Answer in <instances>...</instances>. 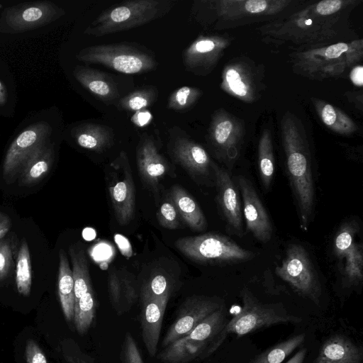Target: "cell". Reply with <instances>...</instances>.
Listing matches in <instances>:
<instances>
[{
  "label": "cell",
  "mask_w": 363,
  "mask_h": 363,
  "mask_svg": "<svg viewBox=\"0 0 363 363\" xmlns=\"http://www.w3.org/2000/svg\"><path fill=\"white\" fill-rule=\"evenodd\" d=\"M281 138L288 177L298 209L300 227L306 231L315 213V186L307 141L294 120L286 115Z\"/></svg>",
  "instance_id": "6da1fadb"
},
{
  "label": "cell",
  "mask_w": 363,
  "mask_h": 363,
  "mask_svg": "<svg viewBox=\"0 0 363 363\" xmlns=\"http://www.w3.org/2000/svg\"><path fill=\"white\" fill-rule=\"evenodd\" d=\"M169 0H131L111 6L86 27L84 33L100 37L135 28L167 14Z\"/></svg>",
  "instance_id": "7a4b0ae2"
},
{
  "label": "cell",
  "mask_w": 363,
  "mask_h": 363,
  "mask_svg": "<svg viewBox=\"0 0 363 363\" xmlns=\"http://www.w3.org/2000/svg\"><path fill=\"white\" fill-rule=\"evenodd\" d=\"M76 58L127 74L150 72L158 65L152 52L137 43L128 42L86 47L77 54Z\"/></svg>",
  "instance_id": "3957f363"
},
{
  "label": "cell",
  "mask_w": 363,
  "mask_h": 363,
  "mask_svg": "<svg viewBox=\"0 0 363 363\" xmlns=\"http://www.w3.org/2000/svg\"><path fill=\"white\" fill-rule=\"evenodd\" d=\"M240 295L242 307L238 313L226 323L219 334V345L229 333L241 337L263 328L279 324H297L302 321L301 317L289 314L279 304L260 302L247 288H243Z\"/></svg>",
  "instance_id": "277c9868"
},
{
  "label": "cell",
  "mask_w": 363,
  "mask_h": 363,
  "mask_svg": "<svg viewBox=\"0 0 363 363\" xmlns=\"http://www.w3.org/2000/svg\"><path fill=\"white\" fill-rule=\"evenodd\" d=\"M227 323L223 308L210 314L189 334L163 348L157 358L164 363H189L218 347V337Z\"/></svg>",
  "instance_id": "5b68a950"
},
{
  "label": "cell",
  "mask_w": 363,
  "mask_h": 363,
  "mask_svg": "<svg viewBox=\"0 0 363 363\" xmlns=\"http://www.w3.org/2000/svg\"><path fill=\"white\" fill-rule=\"evenodd\" d=\"M175 246L184 255L199 263L234 264L250 261L256 256L228 237L213 233L181 238L177 240Z\"/></svg>",
  "instance_id": "8992f818"
},
{
  "label": "cell",
  "mask_w": 363,
  "mask_h": 363,
  "mask_svg": "<svg viewBox=\"0 0 363 363\" xmlns=\"http://www.w3.org/2000/svg\"><path fill=\"white\" fill-rule=\"evenodd\" d=\"M276 274L301 296L319 304L321 285L306 250L301 245L288 246L284 259L275 268Z\"/></svg>",
  "instance_id": "52a82bcc"
},
{
  "label": "cell",
  "mask_w": 363,
  "mask_h": 363,
  "mask_svg": "<svg viewBox=\"0 0 363 363\" xmlns=\"http://www.w3.org/2000/svg\"><path fill=\"white\" fill-rule=\"evenodd\" d=\"M338 15L323 16L318 13L315 5L301 11L289 20L273 25L268 32L273 36L293 41L310 42L324 40L335 33L333 26L338 23Z\"/></svg>",
  "instance_id": "ba28073f"
},
{
  "label": "cell",
  "mask_w": 363,
  "mask_h": 363,
  "mask_svg": "<svg viewBox=\"0 0 363 363\" xmlns=\"http://www.w3.org/2000/svg\"><path fill=\"white\" fill-rule=\"evenodd\" d=\"M362 55V45L359 40L351 43H338L308 50L301 52L298 57L301 68L307 74L330 77L340 74Z\"/></svg>",
  "instance_id": "9c48e42d"
},
{
  "label": "cell",
  "mask_w": 363,
  "mask_h": 363,
  "mask_svg": "<svg viewBox=\"0 0 363 363\" xmlns=\"http://www.w3.org/2000/svg\"><path fill=\"white\" fill-rule=\"evenodd\" d=\"M107 186L116 220L121 225L128 224L135 211V191L129 159L121 151L109 164Z\"/></svg>",
  "instance_id": "30bf717a"
},
{
  "label": "cell",
  "mask_w": 363,
  "mask_h": 363,
  "mask_svg": "<svg viewBox=\"0 0 363 363\" xmlns=\"http://www.w3.org/2000/svg\"><path fill=\"white\" fill-rule=\"evenodd\" d=\"M169 133L168 148L172 159L197 182H214L212 160L206 150L177 126L170 128Z\"/></svg>",
  "instance_id": "8fae6325"
},
{
  "label": "cell",
  "mask_w": 363,
  "mask_h": 363,
  "mask_svg": "<svg viewBox=\"0 0 363 363\" xmlns=\"http://www.w3.org/2000/svg\"><path fill=\"white\" fill-rule=\"evenodd\" d=\"M243 137V126L238 119L223 109L213 113L208 143L215 157L228 168L233 167L239 157Z\"/></svg>",
  "instance_id": "7c38bea8"
},
{
  "label": "cell",
  "mask_w": 363,
  "mask_h": 363,
  "mask_svg": "<svg viewBox=\"0 0 363 363\" xmlns=\"http://www.w3.org/2000/svg\"><path fill=\"white\" fill-rule=\"evenodd\" d=\"M65 11L50 1L19 4L6 9L0 18V32L19 33L49 24L64 16Z\"/></svg>",
  "instance_id": "4fadbf2b"
},
{
  "label": "cell",
  "mask_w": 363,
  "mask_h": 363,
  "mask_svg": "<svg viewBox=\"0 0 363 363\" xmlns=\"http://www.w3.org/2000/svg\"><path fill=\"white\" fill-rule=\"evenodd\" d=\"M51 133V127L44 121L32 124L20 133L6 152L3 164L4 179L11 180L20 173L35 150L48 141Z\"/></svg>",
  "instance_id": "5bb4252c"
},
{
  "label": "cell",
  "mask_w": 363,
  "mask_h": 363,
  "mask_svg": "<svg viewBox=\"0 0 363 363\" xmlns=\"http://www.w3.org/2000/svg\"><path fill=\"white\" fill-rule=\"evenodd\" d=\"M223 308L221 300L216 297L193 296L180 306L175 320L172 323L162 342L164 348L189 334L210 314Z\"/></svg>",
  "instance_id": "9a60e30c"
},
{
  "label": "cell",
  "mask_w": 363,
  "mask_h": 363,
  "mask_svg": "<svg viewBox=\"0 0 363 363\" xmlns=\"http://www.w3.org/2000/svg\"><path fill=\"white\" fill-rule=\"evenodd\" d=\"M211 168L217 190V202L227 228L230 233L242 237L244 234L243 218L238 186L227 169L213 161Z\"/></svg>",
  "instance_id": "2e32d148"
},
{
  "label": "cell",
  "mask_w": 363,
  "mask_h": 363,
  "mask_svg": "<svg viewBox=\"0 0 363 363\" xmlns=\"http://www.w3.org/2000/svg\"><path fill=\"white\" fill-rule=\"evenodd\" d=\"M242 200V214L246 229L259 242L270 240L273 228L269 215L252 182L245 176L236 177Z\"/></svg>",
  "instance_id": "e0dca14e"
},
{
  "label": "cell",
  "mask_w": 363,
  "mask_h": 363,
  "mask_svg": "<svg viewBox=\"0 0 363 363\" xmlns=\"http://www.w3.org/2000/svg\"><path fill=\"white\" fill-rule=\"evenodd\" d=\"M228 40L218 35H200L182 52V62L186 71L205 76L217 65Z\"/></svg>",
  "instance_id": "ac0fdd59"
},
{
  "label": "cell",
  "mask_w": 363,
  "mask_h": 363,
  "mask_svg": "<svg viewBox=\"0 0 363 363\" xmlns=\"http://www.w3.org/2000/svg\"><path fill=\"white\" fill-rule=\"evenodd\" d=\"M139 174L150 188L156 189L160 181L168 172L169 166L161 155L152 135H142L136 150Z\"/></svg>",
  "instance_id": "d6986e66"
},
{
  "label": "cell",
  "mask_w": 363,
  "mask_h": 363,
  "mask_svg": "<svg viewBox=\"0 0 363 363\" xmlns=\"http://www.w3.org/2000/svg\"><path fill=\"white\" fill-rule=\"evenodd\" d=\"M169 298H144L140 315L142 337L148 354L155 357L162 325L163 316Z\"/></svg>",
  "instance_id": "ffe728a7"
},
{
  "label": "cell",
  "mask_w": 363,
  "mask_h": 363,
  "mask_svg": "<svg viewBox=\"0 0 363 363\" xmlns=\"http://www.w3.org/2000/svg\"><path fill=\"white\" fill-rule=\"evenodd\" d=\"M108 291L111 303L119 315L130 309L139 295L136 280L132 274L125 269L109 272Z\"/></svg>",
  "instance_id": "44dd1931"
},
{
  "label": "cell",
  "mask_w": 363,
  "mask_h": 363,
  "mask_svg": "<svg viewBox=\"0 0 363 363\" xmlns=\"http://www.w3.org/2000/svg\"><path fill=\"white\" fill-rule=\"evenodd\" d=\"M76 80L98 99L111 104L119 97L114 81L103 72L84 66H76L73 70Z\"/></svg>",
  "instance_id": "7402d4cb"
},
{
  "label": "cell",
  "mask_w": 363,
  "mask_h": 363,
  "mask_svg": "<svg viewBox=\"0 0 363 363\" xmlns=\"http://www.w3.org/2000/svg\"><path fill=\"white\" fill-rule=\"evenodd\" d=\"M362 360L361 347L349 337L335 335L322 345L313 363H361Z\"/></svg>",
  "instance_id": "603a6c76"
},
{
  "label": "cell",
  "mask_w": 363,
  "mask_h": 363,
  "mask_svg": "<svg viewBox=\"0 0 363 363\" xmlns=\"http://www.w3.org/2000/svg\"><path fill=\"white\" fill-rule=\"evenodd\" d=\"M221 87L244 101L251 102L255 99V79L244 63L230 64L225 68Z\"/></svg>",
  "instance_id": "cb8c5ba5"
},
{
  "label": "cell",
  "mask_w": 363,
  "mask_h": 363,
  "mask_svg": "<svg viewBox=\"0 0 363 363\" xmlns=\"http://www.w3.org/2000/svg\"><path fill=\"white\" fill-rule=\"evenodd\" d=\"M55 160L53 144L48 141L38 147L23 167L19 184L31 186L43 179L51 169Z\"/></svg>",
  "instance_id": "d4e9b609"
},
{
  "label": "cell",
  "mask_w": 363,
  "mask_h": 363,
  "mask_svg": "<svg viewBox=\"0 0 363 363\" xmlns=\"http://www.w3.org/2000/svg\"><path fill=\"white\" fill-rule=\"evenodd\" d=\"M170 199L184 222L193 230L206 228V217L196 201L184 188L174 185L170 190Z\"/></svg>",
  "instance_id": "484cf974"
},
{
  "label": "cell",
  "mask_w": 363,
  "mask_h": 363,
  "mask_svg": "<svg viewBox=\"0 0 363 363\" xmlns=\"http://www.w3.org/2000/svg\"><path fill=\"white\" fill-rule=\"evenodd\" d=\"M73 137L81 147L101 152L113 143L114 135L111 128L98 123H82L73 129Z\"/></svg>",
  "instance_id": "4316f807"
},
{
  "label": "cell",
  "mask_w": 363,
  "mask_h": 363,
  "mask_svg": "<svg viewBox=\"0 0 363 363\" xmlns=\"http://www.w3.org/2000/svg\"><path fill=\"white\" fill-rule=\"evenodd\" d=\"M58 294L62 312L67 320L74 318V291L72 272L63 250L59 252Z\"/></svg>",
  "instance_id": "83f0119b"
},
{
  "label": "cell",
  "mask_w": 363,
  "mask_h": 363,
  "mask_svg": "<svg viewBox=\"0 0 363 363\" xmlns=\"http://www.w3.org/2000/svg\"><path fill=\"white\" fill-rule=\"evenodd\" d=\"M313 104L321 121L331 130L341 135L356 131L357 127L352 118L338 108L319 99H314Z\"/></svg>",
  "instance_id": "f1b7e54d"
},
{
  "label": "cell",
  "mask_w": 363,
  "mask_h": 363,
  "mask_svg": "<svg viewBox=\"0 0 363 363\" xmlns=\"http://www.w3.org/2000/svg\"><path fill=\"white\" fill-rule=\"evenodd\" d=\"M69 255L72 264L74 303L91 288L89 263L84 250L77 245L69 248Z\"/></svg>",
  "instance_id": "f546056e"
},
{
  "label": "cell",
  "mask_w": 363,
  "mask_h": 363,
  "mask_svg": "<svg viewBox=\"0 0 363 363\" xmlns=\"http://www.w3.org/2000/svg\"><path fill=\"white\" fill-rule=\"evenodd\" d=\"M258 169L262 186L265 189H269L272 185L274 174L273 145L269 130H264L259 139Z\"/></svg>",
  "instance_id": "4dcf8cb0"
},
{
  "label": "cell",
  "mask_w": 363,
  "mask_h": 363,
  "mask_svg": "<svg viewBox=\"0 0 363 363\" xmlns=\"http://www.w3.org/2000/svg\"><path fill=\"white\" fill-rule=\"evenodd\" d=\"M305 334H298L281 341L256 356L249 363H282L305 341Z\"/></svg>",
  "instance_id": "1f68e13d"
},
{
  "label": "cell",
  "mask_w": 363,
  "mask_h": 363,
  "mask_svg": "<svg viewBox=\"0 0 363 363\" xmlns=\"http://www.w3.org/2000/svg\"><path fill=\"white\" fill-rule=\"evenodd\" d=\"M96 302L93 288H91L75 303L74 323L77 331L84 335L92 325L96 313Z\"/></svg>",
  "instance_id": "d6a6232c"
},
{
  "label": "cell",
  "mask_w": 363,
  "mask_h": 363,
  "mask_svg": "<svg viewBox=\"0 0 363 363\" xmlns=\"http://www.w3.org/2000/svg\"><path fill=\"white\" fill-rule=\"evenodd\" d=\"M158 96L155 86H144L120 99L116 104L118 109L128 111H140L152 106Z\"/></svg>",
  "instance_id": "836d02e7"
},
{
  "label": "cell",
  "mask_w": 363,
  "mask_h": 363,
  "mask_svg": "<svg viewBox=\"0 0 363 363\" xmlns=\"http://www.w3.org/2000/svg\"><path fill=\"white\" fill-rule=\"evenodd\" d=\"M345 262L342 271L343 280L347 286H357L363 278V247L355 242L350 252L344 258Z\"/></svg>",
  "instance_id": "e575fe53"
},
{
  "label": "cell",
  "mask_w": 363,
  "mask_h": 363,
  "mask_svg": "<svg viewBox=\"0 0 363 363\" xmlns=\"http://www.w3.org/2000/svg\"><path fill=\"white\" fill-rule=\"evenodd\" d=\"M16 282L20 294L25 296L30 295L32 283L31 263L29 248L25 239L22 240L18 250Z\"/></svg>",
  "instance_id": "d590c367"
},
{
  "label": "cell",
  "mask_w": 363,
  "mask_h": 363,
  "mask_svg": "<svg viewBox=\"0 0 363 363\" xmlns=\"http://www.w3.org/2000/svg\"><path fill=\"white\" fill-rule=\"evenodd\" d=\"M359 226L355 220L344 223L338 229L333 241V254L338 259H343L352 250Z\"/></svg>",
  "instance_id": "8d00e7d4"
},
{
  "label": "cell",
  "mask_w": 363,
  "mask_h": 363,
  "mask_svg": "<svg viewBox=\"0 0 363 363\" xmlns=\"http://www.w3.org/2000/svg\"><path fill=\"white\" fill-rule=\"evenodd\" d=\"M202 91L198 88L183 86L170 95L167 108L177 111H186L191 109L201 98Z\"/></svg>",
  "instance_id": "74e56055"
},
{
  "label": "cell",
  "mask_w": 363,
  "mask_h": 363,
  "mask_svg": "<svg viewBox=\"0 0 363 363\" xmlns=\"http://www.w3.org/2000/svg\"><path fill=\"white\" fill-rule=\"evenodd\" d=\"M170 281L162 274H155L146 281L140 288V298H169L172 292Z\"/></svg>",
  "instance_id": "f35d334b"
},
{
  "label": "cell",
  "mask_w": 363,
  "mask_h": 363,
  "mask_svg": "<svg viewBox=\"0 0 363 363\" xmlns=\"http://www.w3.org/2000/svg\"><path fill=\"white\" fill-rule=\"evenodd\" d=\"M178 211L171 199L163 202L157 213V220L161 226L167 229H177L179 227Z\"/></svg>",
  "instance_id": "ab89813d"
},
{
  "label": "cell",
  "mask_w": 363,
  "mask_h": 363,
  "mask_svg": "<svg viewBox=\"0 0 363 363\" xmlns=\"http://www.w3.org/2000/svg\"><path fill=\"white\" fill-rule=\"evenodd\" d=\"M12 266V245L9 240L0 241V281L7 277Z\"/></svg>",
  "instance_id": "60d3db41"
},
{
  "label": "cell",
  "mask_w": 363,
  "mask_h": 363,
  "mask_svg": "<svg viewBox=\"0 0 363 363\" xmlns=\"http://www.w3.org/2000/svg\"><path fill=\"white\" fill-rule=\"evenodd\" d=\"M123 357L125 363H143L135 339L129 332L125 335Z\"/></svg>",
  "instance_id": "b9f144b4"
},
{
  "label": "cell",
  "mask_w": 363,
  "mask_h": 363,
  "mask_svg": "<svg viewBox=\"0 0 363 363\" xmlns=\"http://www.w3.org/2000/svg\"><path fill=\"white\" fill-rule=\"evenodd\" d=\"M348 2L342 0H325L316 3L315 7L318 13L328 16L338 13Z\"/></svg>",
  "instance_id": "7bdbcfd3"
},
{
  "label": "cell",
  "mask_w": 363,
  "mask_h": 363,
  "mask_svg": "<svg viewBox=\"0 0 363 363\" xmlns=\"http://www.w3.org/2000/svg\"><path fill=\"white\" fill-rule=\"evenodd\" d=\"M26 363H48L47 359L38 346L33 340H28L26 345Z\"/></svg>",
  "instance_id": "ee69618b"
},
{
  "label": "cell",
  "mask_w": 363,
  "mask_h": 363,
  "mask_svg": "<svg viewBox=\"0 0 363 363\" xmlns=\"http://www.w3.org/2000/svg\"><path fill=\"white\" fill-rule=\"evenodd\" d=\"M65 358L69 363H95L93 358L80 350L76 351L74 354H65Z\"/></svg>",
  "instance_id": "f6af8a7d"
},
{
  "label": "cell",
  "mask_w": 363,
  "mask_h": 363,
  "mask_svg": "<svg viewBox=\"0 0 363 363\" xmlns=\"http://www.w3.org/2000/svg\"><path fill=\"white\" fill-rule=\"evenodd\" d=\"M350 77L355 86H362L363 84V67L362 65L354 67L350 74Z\"/></svg>",
  "instance_id": "bcb514c9"
},
{
  "label": "cell",
  "mask_w": 363,
  "mask_h": 363,
  "mask_svg": "<svg viewBox=\"0 0 363 363\" xmlns=\"http://www.w3.org/2000/svg\"><path fill=\"white\" fill-rule=\"evenodd\" d=\"M307 354V349L302 348L299 350L286 363H303Z\"/></svg>",
  "instance_id": "7dc6e473"
},
{
  "label": "cell",
  "mask_w": 363,
  "mask_h": 363,
  "mask_svg": "<svg viewBox=\"0 0 363 363\" xmlns=\"http://www.w3.org/2000/svg\"><path fill=\"white\" fill-rule=\"evenodd\" d=\"M7 101V91L4 84L0 80V106L4 105Z\"/></svg>",
  "instance_id": "c3c4849f"
},
{
  "label": "cell",
  "mask_w": 363,
  "mask_h": 363,
  "mask_svg": "<svg viewBox=\"0 0 363 363\" xmlns=\"http://www.w3.org/2000/svg\"><path fill=\"white\" fill-rule=\"evenodd\" d=\"M11 225V222L9 217L1 212H0V228Z\"/></svg>",
  "instance_id": "681fc988"
},
{
  "label": "cell",
  "mask_w": 363,
  "mask_h": 363,
  "mask_svg": "<svg viewBox=\"0 0 363 363\" xmlns=\"http://www.w3.org/2000/svg\"><path fill=\"white\" fill-rule=\"evenodd\" d=\"M11 226V225L0 228V240L6 235Z\"/></svg>",
  "instance_id": "f907efd6"
}]
</instances>
